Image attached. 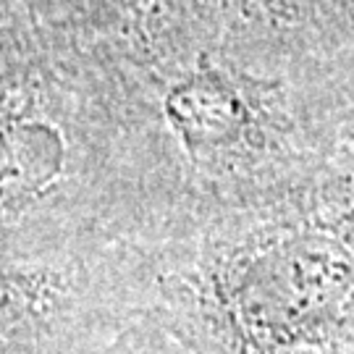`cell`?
Here are the masks:
<instances>
[{"mask_svg": "<svg viewBox=\"0 0 354 354\" xmlns=\"http://www.w3.org/2000/svg\"><path fill=\"white\" fill-rule=\"evenodd\" d=\"M171 118L192 147L226 145L247 124V108L234 89L215 79H192L174 92Z\"/></svg>", "mask_w": 354, "mask_h": 354, "instance_id": "2", "label": "cell"}, {"mask_svg": "<svg viewBox=\"0 0 354 354\" xmlns=\"http://www.w3.org/2000/svg\"><path fill=\"white\" fill-rule=\"evenodd\" d=\"M349 289V254L336 241L304 236L257 257L244 273L241 317L268 336H302L328 323Z\"/></svg>", "mask_w": 354, "mask_h": 354, "instance_id": "1", "label": "cell"}]
</instances>
